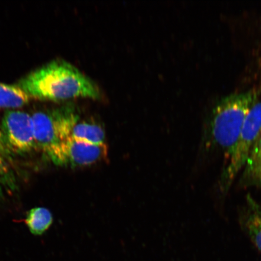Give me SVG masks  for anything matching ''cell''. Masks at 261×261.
Returning <instances> with one entry per match:
<instances>
[{
  "label": "cell",
  "mask_w": 261,
  "mask_h": 261,
  "mask_svg": "<svg viewBox=\"0 0 261 261\" xmlns=\"http://www.w3.org/2000/svg\"><path fill=\"white\" fill-rule=\"evenodd\" d=\"M31 98L64 100L76 97H101L99 87L73 65L52 61L26 75L16 84Z\"/></svg>",
  "instance_id": "cell-1"
},
{
  "label": "cell",
  "mask_w": 261,
  "mask_h": 261,
  "mask_svg": "<svg viewBox=\"0 0 261 261\" xmlns=\"http://www.w3.org/2000/svg\"><path fill=\"white\" fill-rule=\"evenodd\" d=\"M260 93V88H253L231 94L214 107L210 122L211 135L216 144L227 150V155L236 145L244 120Z\"/></svg>",
  "instance_id": "cell-2"
},
{
  "label": "cell",
  "mask_w": 261,
  "mask_h": 261,
  "mask_svg": "<svg viewBox=\"0 0 261 261\" xmlns=\"http://www.w3.org/2000/svg\"><path fill=\"white\" fill-rule=\"evenodd\" d=\"M36 148L52 161L63 143L71 137V130L78 122L72 107L63 106L39 111L32 115Z\"/></svg>",
  "instance_id": "cell-3"
},
{
  "label": "cell",
  "mask_w": 261,
  "mask_h": 261,
  "mask_svg": "<svg viewBox=\"0 0 261 261\" xmlns=\"http://www.w3.org/2000/svg\"><path fill=\"white\" fill-rule=\"evenodd\" d=\"M261 132V101H257L244 120L236 145L228 154L226 167L220 179L222 192H227L242 170L248 155Z\"/></svg>",
  "instance_id": "cell-4"
},
{
  "label": "cell",
  "mask_w": 261,
  "mask_h": 261,
  "mask_svg": "<svg viewBox=\"0 0 261 261\" xmlns=\"http://www.w3.org/2000/svg\"><path fill=\"white\" fill-rule=\"evenodd\" d=\"M0 130L11 154H24L36 148L31 114L21 111H7L3 116Z\"/></svg>",
  "instance_id": "cell-5"
},
{
  "label": "cell",
  "mask_w": 261,
  "mask_h": 261,
  "mask_svg": "<svg viewBox=\"0 0 261 261\" xmlns=\"http://www.w3.org/2000/svg\"><path fill=\"white\" fill-rule=\"evenodd\" d=\"M107 155L106 143L94 144L70 137L62 145L52 162L59 166L79 167L95 164L106 159Z\"/></svg>",
  "instance_id": "cell-6"
},
{
  "label": "cell",
  "mask_w": 261,
  "mask_h": 261,
  "mask_svg": "<svg viewBox=\"0 0 261 261\" xmlns=\"http://www.w3.org/2000/svg\"><path fill=\"white\" fill-rule=\"evenodd\" d=\"M242 170L241 185L261 188V132L250 149Z\"/></svg>",
  "instance_id": "cell-7"
},
{
  "label": "cell",
  "mask_w": 261,
  "mask_h": 261,
  "mask_svg": "<svg viewBox=\"0 0 261 261\" xmlns=\"http://www.w3.org/2000/svg\"><path fill=\"white\" fill-rule=\"evenodd\" d=\"M242 222L251 241L261 253V206L250 195L247 197Z\"/></svg>",
  "instance_id": "cell-8"
},
{
  "label": "cell",
  "mask_w": 261,
  "mask_h": 261,
  "mask_svg": "<svg viewBox=\"0 0 261 261\" xmlns=\"http://www.w3.org/2000/svg\"><path fill=\"white\" fill-rule=\"evenodd\" d=\"M31 99L17 84L0 83V109H17L27 105Z\"/></svg>",
  "instance_id": "cell-9"
},
{
  "label": "cell",
  "mask_w": 261,
  "mask_h": 261,
  "mask_svg": "<svg viewBox=\"0 0 261 261\" xmlns=\"http://www.w3.org/2000/svg\"><path fill=\"white\" fill-rule=\"evenodd\" d=\"M71 137L94 144H102L105 143L106 134L102 127L96 123L78 121L71 130Z\"/></svg>",
  "instance_id": "cell-10"
},
{
  "label": "cell",
  "mask_w": 261,
  "mask_h": 261,
  "mask_svg": "<svg viewBox=\"0 0 261 261\" xmlns=\"http://www.w3.org/2000/svg\"><path fill=\"white\" fill-rule=\"evenodd\" d=\"M25 223L33 234L41 236L53 223V216L46 208L35 207L29 212Z\"/></svg>",
  "instance_id": "cell-11"
},
{
  "label": "cell",
  "mask_w": 261,
  "mask_h": 261,
  "mask_svg": "<svg viewBox=\"0 0 261 261\" xmlns=\"http://www.w3.org/2000/svg\"><path fill=\"white\" fill-rule=\"evenodd\" d=\"M10 170L4 156L0 155V180L9 177Z\"/></svg>",
  "instance_id": "cell-12"
},
{
  "label": "cell",
  "mask_w": 261,
  "mask_h": 261,
  "mask_svg": "<svg viewBox=\"0 0 261 261\" xmlns=\"http://www.w3.org/2000/svg\"><path fill=\"white\" fill-rule=\"evenodd\" d=\"M11 154V152L9 151L8 146L5 142L4 138H3L1 130H0V155L6 159L8 158Z\"/></svg>",
  "instance_id": "cell-13"
},
{
  "label": "cell",
  "mask_w": 261,
  "mask_h": 261,
  "mask_svg": "<svg viewBox=\"0 0 261 261\" xmlns=\"http://www.w3.org/2000/svg\"><path fill=\"white\" fill-rule=\"evenodd\" d=\"M0 195H1V193H0Z\"/></svg>",
  "instance_id": "cell-14"
}]
</instances>
